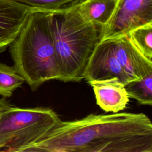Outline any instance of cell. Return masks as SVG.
Listing matches in <instances>:
<instances>
[{
  "mask_svg": "<svg viewBox=\"0 0 152 152\" xmlns=\"http://www.w3.org/2000/svg\"><path fill=\"white\" fill-rule=\"evenodd\" d=\"M152 152V123L144 113L90 114L62 121L23 152Z\"/></svg>",
  "mask_w": 152,
  "mask_h": 152,
  "instance_id": "6da1fadb",
  "label": "cell"
},
{
  "mask_svg": "<svg viewBox=\"0 0 152 152\" xmlns=\"http://www.w3.org/2000/svg\"><path fill=\"white\" fill-rule=\"evenodd\" d=\"M13 66L32 91L62 72L55 50L48 11L33 10L10 45Z\"/></svg>",
  "mask_w": 152,
  "mask_h": 152,
  "instance_id": "7a4b0ae2",
  "label": "cell"
},
{
  "mask_svg": "<svg viewBox=\"0 0 152 152\" xmlns=\"http://www.w3.org/2000/svg\"><path fill=\"white\" fill-rule=\"evenodd\" d=\"M53 43L62 72L61 81L79 82L101 41L103 27L80 14L77 7L49 12Z\"/></svg>",
  "mask_w": 152,
  "mask_h": 152,
  "instance_id": "3957f363",
  "label": "cell"
},
{
  "mask_svg": "<svg viewBox=\"0 0 152 152\" xmlns=\"http://www.w3.org/2000/svg\"><path fill=\"white\" fill-rule=\"evenodd\" d=\"M61 121L52 109L11 106L0 117V151L23 152L39 141Z\"/></svg>",
  "mask_w": 152,
  "mask_h": 152,
  "instance_id": "277c9868",
  "label": "cell"
},
{
  "mask_svg": "<svg viewBox=\"0 0 152 152\" xmlns=\"http://www.w3.org/2000/svg\"><path fill=\"white\" fill-rule=\"evenodd\" d=\"M149 23H152V0H118L112 18L102 28L101 41L127 35Z\"/></svg>",
  "mask_w": 152,
  "mask_h": 152,
  "instance_id": "5b68a950",
  "label": "cell"
},
{
  "mask_svg": "<svg viewBox=\"0 0 152 152\" xmlns=\"http://www.w3.org/2000/svg\"><path fill=\"white\" fill-rule=\"evenodd\" d=\"M84 79L88 83L116 79L125 86L133 81L115 53L112 39L102 40L97 45L87 66Z\"/></svg>",
  "mask_w": 152,
  "mask_h": 152,
  "instance_id": "8992f818",
  "label": "cell"
},
{
  "mask_svg": "<svg viewBox=\"0 0 152 152\" xmlns=\"http://www.w3.org/2000/svg\"><path fill=\"white\" fill-rule=\"evenodd\" d=\"M33 10L15 0H0V53L15 39Z\"/></svg>",
  "mask_w": 152,
  "mask_h": 152,
  "instance_id": "52a82bcc",
  "label": "cell"
},
{
  "mask_svg": "<svg viewBox=\"0 0 152 152\" xmlns=\"http://www.w3.org/2000/svg\"><path fill=\"white\" fill-rule=\"evenodd\" d=\"M115 53L127 74L134 80L152 72V61L147 59L134 46L128 34L113 38Z\"/></svg>",
  "mask_w": 152,
  "mask_h": 152,
  "instance_id": "ba28073f",
  "label": "cell"
},
{
  "mask_svg": "<svg viewBox=\"0 0 152 152\" xmlns=\"http://www.w3.org/2000/svg\"><path fill=\"white\" fill-rule=\"evenodd\" d=\"M92 87L97 104L106 112L124 110L129 101L125 86L116 79L88 83Z\"/></svg>",
  "mask_w": 152,
  "mask_h": 152,
  "instance_id": "9c48e42d",
  "label": "cell"
},
{
  "mask_svg": "<svg viewBox=\"0 0 152 152\" xmlns=\"http://www.w3.org/2000/svg\"><path fill=\"white\" fill-rule=\"evenodd\" d=\"M118 0H86L77 10L83 17L88 21L103 27L115 10Z\"/></svg>",
  "mask_w": 152,
  "mask_h": 152,
  "instance_id": "30bf717a",
  "label": "cell"
},
{
  "mask_svg": "<svg viewBox=\"0 0 152 152\" xmlns=\"http://www.w3.org/2000/svg\"><path fill=\"white\" fill-rule=\"evenodd\" d=\"M125 88L129 97L135 99L140 104H152V72L139 80L129 82Z\"/></svg>",
  "mask_w": 152,
  "mask_h": 152,
  "instance_id": "8fae6325",
  "label": "cell"
},
{
  "mask_svg": "<svg viewBox=\"0 0 152 152\" xmlns=\"http://www.w3.org/2000/svg\"><path fill=\"white\" fill-rule=\"evenodd\" d=\"M25 82L14 66L4 63H0V96L8 98L12 96L14 91L21 87Z\"/></svg>",
  "mask_w": 152,
  "mask_h": 152,
  "instance_id": "7c38bea8",
  "label": "cell"
},
{
  "mask_svg": "<svg viewBox=\"0 0 152 152\" xmlns=\"http://www.w3.org/2000/svg\"><path fill=\"white\" fill-rule=\"evenodd\" d=\"M128 36L138 50L147 59L152 61V23L132 30Z\"/></svg>",
  "mask_w": 152,
  "mask_h": 152,
  "instance_id": "4fadbf2b",
  "label": "cell"
},
{
  "mask_svg": "<svg viewBox=\"0 0 152 152\" xmlns=\"http://www.w3.org/2000/svg\"><path fill=\"white\" fill-rule=\"evenodd\" d=\"M36 10L59 11L78 7L86 0H15Z\"/></svg>",
  "mask_w": 152,
  "mask_h": 152,
  "instance_id": "5bb4252c",
  "label": "cell"
},
{
  "mask_svg": "<svg viewBox=\"0 0 152 152\" xmlns=\"http://www.w3.org/2000/svg\"><path fill=\"white\" fill-rule=\"evenodd\" d=\"M12 105L10 103V102L6 100L5 98L0 99V112L4 111L12 106Z\"/></svg>",
  "mask_w": 152,
  "mask_h": 152,
  "instance_id": "9a60e30c",
  "label": "cell"
},
{
  "mask_svg": "<svg viewBox=\"0 0 152 152\" xmlns=\"http://www.w3.org/2000/svg\"><path fill=\"white\" fill-rule=\"evenodd\" d=\"M0 112V117H1V112Z\"/></svg>",
  "mask_w": 152,
  "mask_h": 152,
  "instance_id": "2e32d148",
  "label": "cell"
}]
</instances>
